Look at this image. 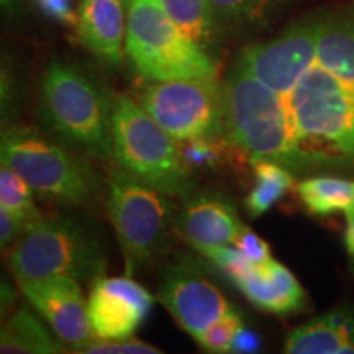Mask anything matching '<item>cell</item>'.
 I'll return each instance as SVG.
<instances>
[{"mask_svg":"<svg viewBox=\"0 0 354 354\" xmlns=\"http://www.w3.org/2000/svg\"><path fill=\"white\" fill-rule=\"evenodd\" d=\"M221 130L253 159L294 165L302 159L286 95L272 91L236 63L225 86Z\"/></svg>","mask_w":354,"mask_h":354,"instance_id":"obj_1","label":"cell"},{"mask_svg":"<svg viewBox=\"0 0 354 354\" xmlns=\"http://www.w3.org/2000/svg\"><path fill=\"white\" fill-rule=\"evenodd\" d=\"M113 100L99 81L77 66L51 61L39 88V115L63 143L105 158L110 154Z\"/></svg>","mask_w":354,"mask_h":354,"instance_id":"obj_2","label":"cell"},{"mask_svg":"<svg viewBox=\"0 0 354 354\" xmlns=\"http://www.w3.org/2000/svg\"><path fill=\"white\" fill-rule=\"evenodd\" d=\"M8 268L19 286L53 276L95 281L107 271V251L100 234L84 221L41 216L10 246Z\"/></svg>","mask_w":354,"mask_h":354,"instance_id":"obj_3","label":"cell"},{"mask_svg":"<svg viewBox=\"0 0 354 354\" xmlns=\"http://www.w3.org/2000/svg\"><path fill=\"white\" fill-rule=\"evenodd\" d=\"M125 53L146 81L216 79L214 57L177 28L161 0H130Z\"/></svg>","mask_w":354,"mask_h":354,"instance_id":"obj_4","label":"cell"},{"mask_svg":"<svg viewBox=\"0 0 354 354\" xmlns=\"http://www.w3.org/2000/svg\"><path fill=\"white\" fill-rule=\"evenodd\" d=\"M110 154L122 171L169 196L185 194L190 187V171L180 156L179 141L127 95L113 100Z\"/></svg>","mask_w":354,"mask_h":354,"instance_id":"obj_5","label":"cell"},{"mask_svg":"<svg viewBox=\"0 0 354 354\" xmlns=\"http://www.w3.org/2000/svg\"><path fill=\"white\" fill-rule=\"evenodd\" d=\"M0 165L19 172L46 201L79 205L97 190L95 172L79 154L32 128H0Z\"/></svg>","mask_w":354,"mask_h":354,"instance_id":"obj_6","label":"cell"},{"mask_svg":"<svg viewBox=\"0 0 354 354\" xmlns=\"http://www.w3.org/2000/svg\"><path fill=\"white\" fill-rule=\"evenodd\" d=\"M109 215L130 277L165 250L176 221L169 194L125 171L110 179Z\"/></svg>","mask_w":354,"mask_h":354,"instance_id":"obj_7","label":"cell"},{"mask_svg":"<svg viewBox=\"0 0 354 354\" xmlns=\"http://www.w3.org/2000/svg\"><path fill=\"white\" fill-rule=\"evenodd\" d=\"M286 100L299 145L320 141L354 156V84L315 63Z\"/></svg>","mask_w":354,"mask_h":354,"instance_id":"obj_8","label":"cell"},{"mask_svg":"<svg viewBox=\"0 0 354 354\" xmlns=\"http://www.w3.org/2000/svg\"><path fill=\"white\" fill-rule=\"evenodd\" d=\"M141 105L177 141L216 136L223 122V97L216 79L153 82Z\"/></svg>","mask_w":354,"mask_h":354,"instance_id":"obj_9","label":"cell"},{"mask_svg":"<svg viewBox=\"0 0 354 354\" xmlns=\"http://www.w3.org/2000/svg\"><path fill=\"white\" fill-rule=\"evenodd\" d=\"M318 30L320 20L292 25L269 41L248 46L238 64L272 91L287 95L305 71L317 63Z\"/></svg>","mask_w":354,"mask_h":354,"instance_id":"obj_10","label":"cell"},{"mask_svg":"<svg viewBox=\"0 0 354 354\" xmlns=\"http://www.w3.org/2000/svg\"><path fill=\"white\" fill-rule=\"evenodd\" d=\"M158 297L177 325L194 339L233 308L214 282L196 266L183 261L167 266Z\"/></svg>","mask_w":354,"mask_h":354,"instance_id":"obj_11","label":"cell"},{"mask_svg":"<svg viewBox=\"0 0 354 354\" xmlns=\"http://www.w3.org/2000/svg\"><path fill=\"white\" fill-rule=\"evenodd\" d=\"M154 305L153 295L130 276L92 281L87 312L97 338H131Z\"/></svg>","mask_w":354,"mask_h":354,"instance_id":"obj_12","label":"cell"},{"mask_svg":"<svg viewBox=\"0 0 354 354\" xmlns=\"http://www.w3.org/2000/svg\"><path fill=\"white\" fill-rule=\"evenodd\" d=\"M25 299L37 310L55 335L73 351H79L95 333L88 320L87 304L79 281L68 276H53L20 286Z\"/></svg>","mask_w":354,"mask_h":354,"instance_id":"obj_13","label":"cell"},{"mask_svg":"<svg viewBox=\"0 0 354 354\" xmlns=\"http://www.w3.org/2000/svg\"><path fill=\"white\" fill-rule=\"evenodd\" d=\"M241 228L233 203L216 194L190 196L174 221L177 233L197 250L233 245Z\"/></svg>","mask_w":354,"mask_h":354,"instance_id":"obj_14","label":"cell"},{"mask_svg":"<svg viewBox=\"0 0 354 354\" xmlns=\"http://www.w3.org/2000/svg\"><path fill=\"white\" fill-rule=\"evenodd\" d=\"M74 28L82 46L105 64L123 63L127 17L122 0H82Z\"/></svg>","mask_w":354,"mask_h":354,"instance_id":"obj_15","label":"cell"},{"mask_svg":"<svg viewBox=\"0 0 354 354\" xmlns=\"http://www.w3.org/2000/svg\"><path fill=\"white\" fill-rule=\"evenodd\" d=\"M234 286L251 304L276 315L299 312L305 304V292L297 279L272 258L264 264H256L253 271Z\"/></svg>","mask_w":354,"mask_h":354,"instance_id":"obj_16","label":"cell"},{"mask_svg":"<svg viewBox=\"0 0 354 354\" xmlns=\"http://www.w3.org/2000/svg\"><path fill=\"white\" fill-rule=\"evenodd\" d=\"M289 354H344L354 353V315L335 312L318 317L289 335Z\"/></svg>","mask_w":354,"mask_h":354,"instance_id":"obj_17","label":"cell"},{"mask_svg":"<svg viewBox=\"0 0 354 354\" xmlns=\"http://www.w3.org/2000/svg\"><path fill=\"white\" fill-rule=\"evenodd\" d=\"M63 346L28 307L0 320V354H59Z\"/></svg>","mask_w":354,"mask_h":354,"instance_id":"obj_18","label":"cell"},{"mask_svg":"<svg viewBox=\"0 0 354 354\" xmlns=\"http://www.w3.org/2000/svg\"><path fill=\"white\" fill-rule=\"evenodd\" d=\"M317 63L335 76L354 84V15L320 20Z\"/></svg>","mask_w":354,"mask_h":354,"instance_id":"obj_19","label":"cell"},{"mask_svg":"<svg viewBox=\"0 0 354 354\" xmlns=\"http://www.w3.org/2000/svg\"><path fill=\"white\" fill-rule=\"evenodd\" d=\"M161 3L185 37L205 51L214 48L218 37V20L210 0H161Z\"/></svg>","mask_w":354,"mask_h":354,"instance_id":"obj_20","label":"cell"},{"mask_svg":"<svg viewBox=\"0 0 354 354\" xmlns=\"http://www.w3.org/2000/svg\"><path fill=\"white\" fill-rule=\"evenodd\" d=\"M297 194L305 209L313 215L354 214V180L313 177L297 185Z\"/></svg>","mask_w":354,"mask_h":354,"instance_id":"obj_21","label":"cell"},{"mask_svg":"<svg viewBox=\"0 0 354 354\" xmlns=\"http://www.w3.org/2000/svg\"><path fill=\"white\" fill-rule=\"evenodd\" d=\"M254 185L246 197V210L258 218L289 192L294 179L279 162L269 159H253Z\"/></svg>","mask_w":354,"mask_h":354,"instance_id":"obj_22","label":"cell"},{"mask_svg":"<svg viewBox=\"0 0 354 354\" xmlns=\"http://www.w3.org/2000/svg\"><path fill=\"white\" fill-rule=\"evenodd\" d=\"M289 0H210L216 20L230 25L268 24Z\"/></svg>","mask_w":354,"mask_h":354,"instance_id":"obj_23","label":"cell"},{"mask_svg":"<svg viewBox=\"0 0 354 354\" xmlns=\"http://www.w3.org/2000/svg\"><path fill=\"white\" fill-rule=\"evenodd\" d=\"M0 207L6 209L21 223L30 225L41 218L35 192L28 183L6 165H0Z\"/></svg>","mask_w":354,"mask_h":354,"instance_id":"obj_24","label":"cell"},{"mask_svg":"<svg viewBox=\"0 0 354 354\" xmlns=\"http://www.w3.org/2000/svg\"><path fill=\"white\" fill-rule=\"evenodd\" d=\"M233 143L227 140H218L216 136H202L179 141L180 156L189 171L201 167H216L223 162L225 154Z\"/></svg>","mask_w":354,"mask_h":354,"instance_id":"obj_25","label":"cell"},{"mask_svg":"<svg viewBox=\"0 0 354 354\" xmlns=\"http://www.w3.org/2000/svg\"><path fill=\"white\" fill-rule=\"evenodd\" d=\"M24 100V86L19 69L0 50V125L10 120Z\"/></svg>","mask_w":354,"mask_h":354,"instance_id":"obj_26","label":"cell"},{"mask_svg":"<svg viewBox=\"0 0 354 354\" xmlns=\"http://www.w3.org/2000/svg\"><path fill=\"white\" fill-rule=\"evenodd\" d=\"M241 326V315L236 310L232 308L227 315L218 318L205 331H202L196 338V342L198 343V346L209 353H230L234 335Z\"/></svg>","mask_w":354,"mask_h":354,"instance_id":"obj_27","label":"cell"},{"mask_svg":"<svg viewBox=\"0 0 354 354\" xmlns=\"http://www.w3.org/2000/svg\"><path fill=\"white\" fill-rule=\"evenodd\" d=\"M201 253L205 256L207 259H210L221 272L227 276L233 284H236L238 281H241L248 272L253 271L254 263L251 259H248L240 250H232L227 246H205L201 248Z\"/></svg>","mask_w":354,"mask_h":354,"instance_id":"obj_28","label":"cell"},{"mask_svg":"<svg viewBox=\"0 0 354 354\" xmlns=\"http://www.w3.org/2000/svg\"><path fill=\"white\" fill-rule=\"evenodd\" d=\"M77 353L84 354H161L162 349H158L153 344L141 342V339H92Z\"/></svg>","mask_w":354,"mask_h":354,"instance_id":"obj_29","label":"cell"},{"mask_svg":"<svg viewBox=\"0 0 354 354\" xmlns=\"http://www.w3.org/2000/svg\"><path fill=\"white\" fill-rule=\"evenodd\" d=\"M234 248L240 250L248 259L253 261L254 264H264L271 259V250L269 245L263 238L258 236L253 230L243 227L238 233L236 240H234Z\"/></svg>","mask_w":354,"mask_h":354,"instance_id":"obj_30","label":"cell"},{"mask_svg":"<svg viewBox=\"0 0 354 354\" xmlns=\"http://www.w3.org/2000/svg\"><path fill=\"white\" fill-rule=\"evenodd\" d=\"M33 2L46 19L61 25L76 26L77 10L74 7V0H33Z\"/></svg>","mask_w":354,"mask_h":354,"instance_id":"obj_31","label":"cell"},{"mask_svg":"<svg viewBox=\"0 0 354 354\" xmlns=\"http://www.w3.org/2000/svg\"><path fill=\"white\" fill-rule=\"evenodd\" d=\"M24 228L25 225L21 221L17 220L12 214H8L6 209L0 207V253L15 243L20 233L24 232Z\"/></svg>","mask_w":354,"mask_h":354,"instance_id":"obj_32","label":"cell"},{"mask_svg":"<svg viewBox=\"0 0 354 354\" xmlns=\"http://www.w3.org/2000/svg\"><path fill=\"white\" fill-rule=\"evenodd\" d=\"M261 349V339L256 331L246 328L245 325L234 335L232 346H230V353H240V354H250L258 353Z\"/></svg>","mask_w":354,"mask_h":354,"instance_id":"obj_33","label":"cell"},{"mask_svg":"<svg viewBox=\"0 0 354 354\" xmlns=\"http://www.w3.org/2000/svg\"><path fill=\"white\" fill-rule=\"evenodd\" d=\"M17 302V290L10 282L0 277V320H3Z\"/></svg>","mask_w":354,"mask_h":354,"instance_id":"obj_34","label":"cell"},{"mask_svg":"<svg viewBox=\"0 0 354 354\" xmlns=\"http://www.w3.org/2000/svg\"><path fill=\"white\" fill-rule=\"evenodd\" d=\"M24 0H0V19H15L20 15Z\"/></svg>","mask_w":354,"mask_h":354,"instance_id":"obj_35","label":"cell"},{"mask_svg":"<svg viewBox=\"0 0 354 354\" xmlns=\"http://www.w3.org/2000/svg\"><path fill=\"white\" fill-rule=\"evenodd\" d=\"M348 218V227H346V236H344V241H346V250L351 258H354V214L346 215Z\"/></svg>","mask_w":354,"mask_h":354,"instance_id":"obj_36","label":"cell"},{"mask_svg":"<svg viewBox=\"0 0 354 354\" xmlns=\"http://www.w3.org/2000/svg\"><path fill=\"white\" fill-rule=\"evenodd\" d=\"M123 3H125V6H128V3H130V0H122Z\"/></svg>","mask_w":354,"mask_h":354,"instance_id":"obj_37","label":"cell"}]
</instances>
